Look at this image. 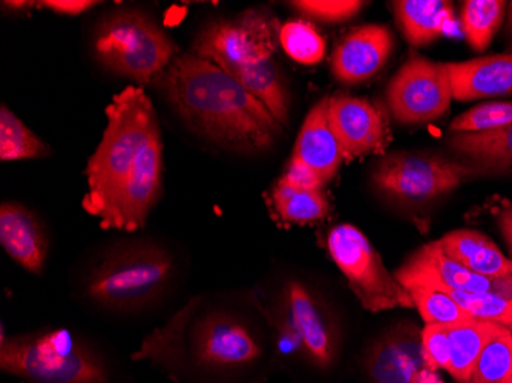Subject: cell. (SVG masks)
Segmentation results:
<instances>
[{
  "label": "cell",
  "instance_id": "obj_36",
  "mask_svg": "<svg viewBox=\"0 0 512 383\" xmlns=\"http://www.w3.org/2000/svg\"><path fill=\"white\" fill-rule=\"evenodd\" d=\"M94 0H43L39 7L60 14V16L76 17L96 7Z\"/></svg>",
  "mask_w": 512,
  "mask_h": 383
},
{
  "label": "cell",
  "instance_id": "obj_25",
  "mask_svg": "<svg viewBox=\"0 0 512 383\" xmlns=\"http://www.w3.org/2000/svg\"><path fill=\"white\" fill-rule=\"evenodd\" d=\"M50 155V148L8 106H0V160L20 161Z\"/></svg>",
  "mask_w": 512,
  "mask_h": 383
},
{
  "label": "cell",
  "instance_id": "obj_8",
  "mask_svg": "<svg viewBox=\"0 0 512 383\" xmlns=\"http://www.w3.org/2000/svg\"><path fill=\"white\" fill-rule=\"evenodd\" d=\"M279 28L275 17L255 10L237 19L214 20L195 37L192 54L235 76L244 66L273 57Z\"/></svg>",
  "mask_w": 512,
  "mask_h": 383
},
{
  "label": "cell",
  "instance_id": "obj_16",
  "mask_svg": "<svg viewBox=\"0 0 512 383\" xmlns=\"http://www.w3.org/2000/svg\"><path fill=\"white\" fill-rule=\"evenodd\" d=\"M330 97H322L307 114L296 138L292 158L312 167L324 183H329L342 161L341 145L333 132L329 118Z\"/></svg>",
  "mask_w": 512,
  "mask_h": 383
},
{
  "label": "cell",
  "instance_id": "obj_11",
  "mask_svg": "<svg viewBox=\"0 0 512 383\" xmlns=\"http://www.w3.org/2000/svg\"><path fill=\"white\" fill-rule=\"evenodd\" d=\"M394 278L405 289L425 287L440 292L488 293L508 292L512 289L509 278H486L460 266L444 252L439 241L427 244L411 255Z\"/></svg>",
  "mask_w": 512,
  "mask_h": 383
},
{
  "label": "cell",
  "instance_id": "obj_40",
  "mask_svg": "<svg viewBox=\"0 0 512 383\" xmlns=\"http://www.w3.org/2000/svg\"><path fill=\"white\" fill-rule=\"evenodd\" d=\"M511 11H512V4H511Z\"/></svg>",
  "mask_w": 512,
  "mask_h": 383
},
{
  "label": "cell",
  "instance_id": "obj_7",
  "mask_svg": "<svg viewBox=\"0 0 512 383\" xmlns=\"http://www.w3.org/2000/svg\"><path fill=\"white\" fill-rule=\"evenodd\" d=\"M327 250L365 310L379 313L414 307L410 292L387 272L381 256L358 227H333L327 235Z\"/></svg>",
  "mask_w": 512,
  "mask_h": 383
},
{
  "label": "cell",
  "instance_id": "obj_21",
  "mask_svg": "<svg viewBox=\"0 0 512 383\" xmlns=\"http://www.w3.org/2000/svg\"><path fill=\"white\" fill-rule=\"evenodd\" d=\"M450 148L480 172H512V125L499 131L454 135Z\"/></svg>",
  "mask_w": 512,
  "mask_h": 383
},
{
  "label": "cell",
  "instance_id": "obj_18",
  "mask_svg": "<svg viewBox=\"0 0 512 383\" xmlns=\"http://www.w3.org/2000/svg\"><path fill=\"white\" fill-rule=\"evenodd\" d=\"M453 99L460 102L512 94V53L448 63Z\"/></svg>",
  "mask_w": 512,
  "mask_h": 383
},
{
  "label": "cell",
  "instance_id": "obj_39",
  "mask_svg": "<svg viewBox=\"0 0 512 383\" xmlns=\"http://www.w3.org/2000/svg\"><path fill=\"white\" fill-rule=\"evenodd\" d=\"M506 383H512V380H509V382H506Z\"/></svg>",
  "mask_w": 512,
  "mask_h": 383
},
{
  "label": "cell",
  "instance_id": "obj_4",
  "mask_svg": "<svg viewBox=\"0 0 512 383\" xmlns=\"http://www.w3.org/2000/svg\"><path fill=\"white\" fill-rule=\"evenodd\" d=\"M175 276V259L154 241L117 244L83 279L86 299L103 310L128 313L155 304Z\"/></svg>",
  "mask_w": 512,
  "mask_h": 383
},
{
  "label": "cell",
  "instance_id": "obj_33",
  "mask_svg": "<svg viewBox=\"0 0 512 383\" xmlns=\"http://www.w3.org/2000/svg\"><path fill=\"white\" fill-rule=\"evenodd\" d=\"M422 351L428 368L437 371L450 370L451 347L448 338V327L444 325H425L421 333Z\"/></svg>",
  "mask_w": 512,
  "mask_h": 383
},
{
  "label": "cell",
  "instance_id": "obj_23",
  "mask_svg": "<svg viewBox=\"0 0 512 383\" xmlns=\"http://www.w3.org/2000/svg\"><path fill=\"white\" fill-rule=\"evenodd\" d=\"M234 77L269 109L279 125L286 126L289 123V95L273 57L244 66Z\"/></svg>",
  "mask_w": 512,
  "mask_h": 383
},
{
  "label": "cell",
  "instance_id": "obj_20",
  "mask_svg": "<svg viewBox=\"0 0 512 383\" xmlns=\"http://www.w3.org/2000/svg\"><path fill=\"white\" fill-rule=\"evenodd\" d=\"M393 8L405 39L414 46L442 36L454 19L453 7L445 0H398Z\"/></svg>",
  "mask_w": 512,
  "mask_h": 383
},
{
  "label": "cell",
  "instance_id": "obj_5",
  "mask_svg": "<svg viewBox=\"0 0 512 383\" xmlns=\"http://www.w3.org/2000/svg\"><path fill=\"white\" fill-rule=\"evenodd\" d=\"M0 370L30 383H111L106 357L66 328L0 339Z\"/></svg>",
  "mask_w": 512,
  "mask_h": 383
},
{
  "label": "cell",
  "instance_id": "obj_15",
  "mask_svg": "<svg viewBox=\"0 0 512 383\" xmlns=\"http://www.w3.org/2000/svg\"><path fill=\"white\" fill-rule=\"evenodd\" d=\"M391 48L393 37L387 28L381 25L356 28L333 51V74L342 83L365 82L385 65Z\"/></svg>",
  "mask_w": 512,
  "mask_h": 383
},
{
  "label": "cell",
  "instance_id": "obj_38",
  "mask_svg": "<svg viewBox=\"0 0 512 383\" xmlns=\"http://www.w3.org/2000/svg\"><path fill=\"white\" fill-rule=\"evenodd\" d=\"M500 229H502L503 236H505L512 250V207L502 212V217H500Z\"/></svg>",
  "mask_w": 512,
  "mask_h": 383
},
{
  "label": "cell",
  "instance_id": "obj_3",
  "mask_svg": "<svg viewBox=\"0 0 512 383\" xmlns=\"http://www.w3.org/2000/svg\"><path fill=\"white\" fill-rule=\"evenodd\" d=\"M135 357L151 359L166 368H181L206 376H220L255 364L261 347L244 322L224 311L198 316L191 325L181 318L158 331Z\"/></svg>",
  "mask_w": 512,
  "mask_h": 383
},
{
  "label": "cell",
  "instance_id": "obj_12",
  "mask_svg": "<svg viewBox=\"0 0 512 383\" xmlns=\"http://www.w3.org/2000/svg\"><path fill=\"white\" fill-rule=\"evenodd\" d=\"M329 118L344 160L381 151L387 143V120L368 100L338 92L330 97Z\"/></svg>",
  "mask_w": 512,
  "mask_h": 383
},
{
  "label": "cell",
  "instance_id": "obj_9",
  "mask_svg": "<svg viewBox=\"0 0 512 383\" xmlns=\"http://www.w3.org/2000/svg\"><path fill=\"white\" fill-rule=\"evenodd\" d=\"M387 100L391 114L405 125L442 117L453 100L448 63L411 56L388 85Z\"/></svg>",
  "mask_w": 512,
  "mask_h": 383
},
{
  "label": "cell",
  "instance_id": "obj_29",
  "mask_svg": "<svg viewBox=\"0 0 512 383\" xmlns=\"http://www.w3.org/2000/svg\"><path fill=\"white\" fill-rule=\"evenodd\" d=\"M445 293L467 311L471 318L494 322L512 330V289L508 292Z\"/></svg>",
  "mask_w": 512,
  "mask_h": 383
},
{
  "label": "cell",
  "instance_id": "obj_34",
  "mask_svg": "<svg viewBox=\"0 0 512 383\" xmlns=\"http://www.w3.org/2000/svg\"><path fill=\"white\" fill-rule=\"evenodd\" d=\"M276 348L284 356L306 353L301 331H299L286 302H284L283 308H281L278 318H276Z\"/></svg>",
  "mask_w": 512,
  "mask_h": 383
},
{
  "label": "cell",
  "instance_id": "obj_19",
  "mask_svg": "<svg viewBox=\"0 0 512 383\" xmlns=\"http://www.w3.org/2000/svg\"><path fill=\"white\" fill-rule=\"evenodd\" d=\"M439 243L451 259L477 275L493 279L512 276L511 259L482 233L456 230L439 239Z\"/></svg>",
  "mask_w": 512,
  "mask_h": 383
},
{
  "label": "cell",
  "instance_id": "obj_2",
  "mask_svg": "<svg viewBox=\"0 0 512 383\" xmlns=\"http://www.w3.org/2000/svg\"><path fill=\"white\" fill-rule=\"evenodd\" d=\"M157 85L192 131L224 148L266 151L281 134L283 126L260 100L234 76L195 54H178Z\"/></svg>",
  "mask_w": 512,
  "mask_h": 383
},
{
  "label": "cell",
  "instance_id": "obj_28",
  "mask_svg": "<svg viewBox=\"0 0 512 383\" xmlns=\"http://www.w3.org/2000/svg\"><path fill=\"white\" fill-rule=\"evenodd\" d=\"M279 43L287 56L301 65H316L325 57L324 37L307 20H289L281 25Z\"/></svg>",
  "mask_w": 512,
  "mask_h": 383
},
{
  "label": "cell",
  "instance_id": "obj_13",
  "mask_svg": "<svg viewBox=\"0 0 512 383\" xmlns=\"http://www.w3.org/2000/svg\"><path fill=\"white\" fill-rule=\"evenodd\" d=\"M421 333L413 325H401L376 341L365 359L371 383L416 382L419 373L428 367Z\"/></svg>",
  "mask_w": 512,
  "mask_h": 383
},
{
  "label": "cell",
  "instance_id": "obj_37",
  "mask_svg": "<svg viewBox=\"0 0 512 383\" xmlns=\"http://www.w3.org/2000/svg\"><path fill=\"white\" fill-rule=\"evenodd\" d=\"M4 10L10 11V13H23V11L31 10V8L39 7V2H33V0H4L0 2Z\"/></svg>",
  "mask_w": 512,
  "mask_h": 383
},
{
  "label": "cell",
  "instance_id": "obj_14",
  "mask_svg": "<svg viewBox=\"0 0 512 383\" xmlns=\"http://www.w3.org/2000/svg\"><path fill=\"white\" fill-rule=\"evenodd\" d=\"M0 244L23 270L31 275H42L50 241L33 210L11 201L0 204Z\"/></svg>",
  "mask_w": 512,
  "mask_h": 383
},
{
  "label": "cell",
  "instance_id": "obj_35",
  "mask_svg": "<svg viewBox=\"0 0 512 383\" xmlns=\"http://www.w3.org/2000/svg\"><path fill=\"white\" fill-rule=\"evenodd\" d=\"M290 186L301 187V189H322L324 181L313 171L312 167L292 158L287 166L286 174L281 177Z\"/></svg>",
  "mask_w": 512,
  "mask_h": 383
},
{
  "label": "cell",
  "instance_id": "obj_30",
  "mask_svg": "<svg viewBox=\"0 0 512 383\" xmlns=\"http://www.w3.org/2000/svg\"><path fill=\"white\" fill-rule=\"evenodd\" d=\"M407 290L413 299L414 307L427 325L450 327L471 318L448 293L425 287H411Z\"/></svg>",
  "mask_w": 512,
  "mask_h": 383
},
{
  "label": "cell",
  "instance_id": "obj_32",
  "mask_svg": "<svg viewBox=\"0 0 512 383\" xmlns=\"http://www.w3.org/2000/svg\"><path fill=\"white\" fill-rule=\"evenodd\" d=\"M290 5L302 16L333 23L352 19L364 7V2H359V0H295Z\"/></svg>",
  "mask_w": 512,
  "mask_h": 383
},
{
  "label": "cell",
  "instance_id": "obj_10",
  "mask_svg": "<svg viewBox=\"0 0 512 383\" xmlns=\"http://www.w3.org/2000/svg\"><path fill=\"white\" fill-rule=\"evenodd\" d=\"M476 172L468 164L453 163L434 155L394 154L381 161L373 180L391 197L422 201L451 192Z\"/></svg>",
  "mask_w": 512,
  "mask_h": 383
},
{
  "label": "cell",
  "instance_id": "obj_22",
  "mask_svg": "<svg viewBox=\"0 0 512 383\" xmlns=\"http://www.w3.org/2000/svg\"><path fill=\"white\" fill-rule=\"evenodd\" d=\"M502 327L503 325L494 322L474 318L448 327L451 347V365L448 373L457 382L470 383L483 347Z\"/></svg>",
  "mask_w": 512,
  "mask_h": 383
},
{
  "label": "cell",
  "instance_id": "obj_31",
  "mask_svg": "<svg viewBox=\"0 0 512 383\" xmlns=\"http://www.w3.org/2000/svg\"><path fill=\"white\" fill-rule=\"evenodd\" d=\"M512 125V102L483 103L454 118L451 131L480 134L499 131Z\"/></svg>",
  "mask_w": 512,
  "mask_h": 383
},
{
  "label": "cell",
  "instance_id": "obj_27",
  "mask_svg": "<svg viewBox=\"0 0 512 383\" xmlns=\"http://www.w3.org/2000/svg\"><path fill=\"white\" fill-rule=\"evenodd\" d=\"M512 380V330L502 327L486 342L470 383H506Z\"/></svg>",
  "mask_w": 512,
  "mask_h": 383
},
{
  "label": "cell",
  "instance_id": "obj_6",
  "mask_svg": "<svg viewBox=\"0 0 512 383\" xmlns=\"http://www.w3.org/2000/svg\"><path fill=\"white\" fill-rule=\"evenodd\" d=\"M91 46L103 68L138 88L157 82L178 56L172 37L137 8H117L102 16L92 30Z\"/></svg>",
  "mask_w": 512,
  "mask_h": 383
},
{
  "label": "cell",
  "instance_id": "obj_26",
  "mask_svg": "<svg viewBox=\"0 0 512 383\" xmlns=\"http://www.w3.org/2000/svg\"><path fill=\"white\" fill-rule=\"evenodd\" d=\"M506 2L502 0H467L463 4L462 27L471 48L485 50L502 25Z\"/></svg>",
  "mask_w": 512,
  "mask_h": 383
},
{
  "label": "cell",
  "instance_id": "obj_1",
  "mask_svg": "<svg viewBox=\"0 0 512 383\" xmlns=\"http://www.w3.org/2000/svg\"><path fill=\"white\" fill-rule=\"evenodd\" d=\"M102 140L85 169L82 207L105 230L146 226L163 190V138L145 89L126 86L106 106Z\"/></svg>",
  "mask_w": 512,
  "mask_h": 383
},
{
  "label": "cell",
  "instance_id": "obj_17",
  "mask_svg": "<svg viewBox=\"0 0 512 383\" xmlns=\"http://www.w3.org/2000/svg\"><path fill=\"white\" fill-rule=\"evenodd\" d=\"M284 302L301 331L304 350L310 361L322 370L329 368L335 359V334L318 299L306 285L292 281L287 284Z\"/></svg>",
  "mask_w": 512,
  "mask_h": 383
},
{
  "label": "cell",
  "instance_id": "obj_24",
  "mask_svg": "<svg viewBox=\"0 0 512 383\" xmlns=\"http://www.w3.org/2000/svg\"><path fill=\"white\" fill-rule=\"evenodd\" d=\"M273 207L286 223L310 224L321 221L330 212V203L322 189H301L279 178L273 189Z\"/></svg>",
  "mask_w": 512,
  "mask_h": 383
}]
</instances>
